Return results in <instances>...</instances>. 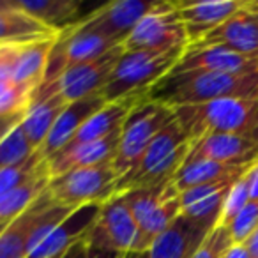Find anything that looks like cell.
Masks as SVG:
<instances>
[{
  "label": "cell",
  "mask_w": 258,
  "mask_h": 258,
  "mask_svg": "<svg viewBox=\"0 0 258 258\" xmlns=\"http://www.w3.org/2000/svg\"><path fill=\"white\" fill-rule=\"evenodd\" d=\"M124 51H168L187 46V34L175 2H163L137 23L127 39L122 43Z\"/></svg>",
  "instance_id": "obj_8"
},
{
  "label": "cell",
  "mask_w": 258,
  "mask_h": 258,
  "mask_svg": "<svg viewBox=\"0 0 258 258\" xmlns=\"http://www.w3.org/2000/svg\"><path fill=\"white\" fill-rule=\"evenodd\" d=\"M223 258H251V254L244 244H233Z\"/></svg>",
  "instance_id": "obj_37"
},
{
  "label": "cell",
  "mask_w": 258,
  "mask_h": 258,
  "mask_svg": "<svg viewBox=\"0 0 258 258\" xmlns=\"http://www.w3.org/2000/svg\"><path fill=\"white\" fill-rule=\"evenodd\" d=\"M69 101L60 94H53V96L46 97L44 101L32 104L29 111L25 113L23 120L20 122L23 133H25L27 140L30 142L34 151H39L41 145L44 144L46 137L50 135L51 127L60 117V113L66 110Z\"/></svg>",
  "instance_id": "obj_25"
},
{
  "label": "cell",
  "mask_w": 258,
  "mask_h": 258,
  "mask_svg": "<svg viewBox=\"0 0 258 258\" xmlns=\"http://www.w3.org/2000/svg\"><path fill=\"white\" fill-rule=\"evenodd\" d=\"M187 46L168 51H124L110 82L101 96L106 103L127 97H147L151 89L163 80L180 60Z\"/></svg>",
  "instance_id": "obj_4"
},
{
  "label": "cell",
  "mask_w": 258,
  "mask_h": 258,
  "mask_svg": "<svg viewBox=\"0 0 258 258\" xmlns=\"http://www.w3.org/2000/svg\"><path fill=\"white\" fill-rule=\"evenodd\" d=\"M16 46H22V44H16ZM9 48H13V44H0V55L4 53L6 50H9Z\"/></svg>",
  "instance_id": "obj_41"
},
{
  "label": "cell",
  "mask_w": 258,
  "mask_h": 258,
  "mask_svg": "<svg viewBox=\"0 0 258 258\" xmlns=\"http://www.w3.org/2000/svg\"><path fill=\"white\" fill-rule=\"evenodd\" d=\"M230 237L233 244H244L251 237V233L258 228V202L249 200L247 205L235 216L228 226Z\"/></svg>",
  "instance_id": "obj_32"
},
{
  "label": "cell",
  "mask_w": 258,
  "mask_h": 258,
  "mask_svg": "<svg viewBox=\"0 0 258 258\" xmlns=\"http://www.w3.org/2000/svg\"><path fill=\"white\" fill-rule=\"evenodd\" d=\"M32 97V90L15 85L13 82H0V115L27 113Z\"/></svg>",
  "instance_id": "obj_30"
},
{
  "label": "cell",
  "mask_w": 258,
  "mask_h": 258,
  "mask_svg": "<svg viewBox=\"0 0 258 258\" xmlns=\"http://www.w3.org/2000/svg\"><path fill=\"white\" fill-rule=\"evenodd\" d=\"M258 58L246 57L219 46H187L180 60L170 73H254Z\"/></svg>",
  "instance_id": "obj_14"
},
{
  "label": "cell",
  "mask_w": 258,
  "mask_h": 258,
  "mask_svg": "<svg viewBox=\"0 0 258 258\" xmlns=\"http://www.w3.org/2000/svg\"><path fill=\"white\" fill-rule=\"evenodd\" d=\"M55 205L51 202L48 191L44 189L43 195L37 197V200L30 205L27 211H23L16 219H13L6 230L0 233V258H27L30 253V239L39 223L41 216L44 214L48 207Z\"/></svg>",
  "instance_id": "obj_19"
},
{
  "label": "cell",
  "mask_w": 258,
  "mask_h": 258,
  "mask_svg": "<svg viewBox=\"0 0 258 258\" xmlns=\"http://www.w3.org/2000/svg\"><path fill=\"white\" fill-rule=\"evenodd\" d=\"M144 101H147V97H127V99H118L113 101V103H106L96 115H92L80 127V131L75 135V138L68 145L101 140V138H106L110 135L120 131L125 118L129 117V113L138 104L144 103Z\"/></svg>",
  "instance_id": "obj_21"
},
{
  "label": "cell",
  "mask_w": 258,
  "mask_h": 258,
  "mask_svg": "<svg viewBox=\"0 0 258 258\" xmlns=\"http://www.w3.org/2000/svg\"><path fill=\"white\" fill-rule=\"evenodd\" d=\"M104 104H106V101H104V97L101 94H94V96L69 103L66 106V110L60 113V117L57 118L50 135H48L44 144L39 149V154L43 156L44 161L50 159L55 152L62 151L75 138V135L80 131V127L92 115H96Z\"/></svg>",
  "instance_id": "obj_18"
},
{
  "label": "cell",
  "mask_w": 258,
  "mask_h": 258,
  "mask_svg": "<svg viewBox=\"0 0 258 258\" xmlns=\"http://www.w3.org/2000/svg\"><path fill=\"white\" fill-rule=\"evenodd\" d=\"M246 180H247V187H249V200L258 202V159L247 168Z\"/></svg>",
  "instance_id": "obj_35"
},
{
  "label": "cell",
  "mask_w": 258,
  "mask_h": 258,
  "mask_svg": "<svg viewBox=\"0 0 258 258\" xmlns=\"http://www.w3.org/2000/svg\"><path fill=\"white\" fill-rule=\"evenodd\" d=\"M55 41H57V37H51L46 41L27 44L20 50L15 62V69H13V83L15 85L29 89L36 94V90L44 82L48 60H50V53Z\"/></svg>",
  "instance_id": "obj_24"
},
{
  "label": "cell",
  "mask_w": 258,
  "mask_h": 258,
  "mask_svg": "<svg viewBox=\"0 0 258 258\" xmlns=\"http://www.w3.org/2000/svg\"><path fill=\"white\" fill-rule=\"evenodd\" d=\"M83 240L92 251H115L125 254L137 249L138 223L122 195H115L104 202L99 218Z\"/></svg>",
  "instance_id": "obj_9"
},
{
  "label": "cell",
  "mask_w": 258,
  "mask_h": 258,
  "mask_svg": "<svg viewBox=\"0 0 258 258\" xmlns=\"http://www.w3.org/2000/svg\"><path fill=\"white\" fill-rule=\"evenodd\" d=\"M175 197H179V189L175 187L173 180L158 184V186L140 187V189H131L122 193V198L127 204L133 218L137 219L138 226L147 221L161 205H165L166 202Z\"/></svg>",
  "instance_id": "obj_27"
},
{
  "label": "cell",
  "mask_w": 258,
  "mask_h": 258,
  "mask_svg": "<svg viewBox=\"0 0 258 258\" xmlns=\"http://www.w3.org/2000/svg\"><path fill=\"white\" fill-rule=\"evenodd\" d=\"M90 254H92V251H90V247L87 246V242L85 240H80V242H76L75 246L69 247L60 258H90Z\"/></svg>",
  "instance_id": "obj_36"
},
{
  "label": "cell",
  "mask_w": 258,
  "mask_h": 258,
  "mask_svg": "<svg viewBox=\"0 0 258 258\" xmlns=\"http://www.w3.org/2000/svg\"><path fill=\"white\" fill-rule=\"evenodd\" d=\"M233 246V240L230 237V232L226 226L216 225L209 232V235L200 244L198 251L195 253L193 258H223L226 251Z\"/></svg>",
  "instance_id": "obj_33"
},
{
  "label": "cell",
  "mask_w": 258,
  "mask_h": 258,
  "mask_svg": "<svg viewBox=\"0 0 258 258\" xmlns=\"http://www.w3.org/2000/svg\"><path fill=\"white\" fill-rule=\"evenodd\" d=\"M251 165H226V163L211 161V159H186L182 168L177 172L173 184L180 193L204 184L237 180L247 172Z\"/></svg>",
  "instance_id": "obj_23"
},
{
  "label": "cell",
  "mask_w": 258,
  "mask_h": 258,
  "mask_svg": "<svg viewBox=\"0 0 258 258\" xmlns=\"http://www.w3.org/2000/svg\"><path fill=\"white\" fill-rule=\"evenodd\" d=\"M103 204H87L76 207L64 218L27 258H60L76 242L85 239L94 223L99 218Z\"/></svg>",
  "instance_id": "obj_12"
},
{
  "label": "cell",
  "mask_w": 258,
  "mask_h": 258,
  "mask_svg": "<svg viewBox=\"0 0 258 258\" xmlns=\"http://www.w3.org/2000/svg\"><path fill=\"white\" fill-rule=\"evenodd\" d=\"M122 55H124V46L120 44V46L106 51L101 57L73 66L71 69L62 73L55 82L39 87L32 97V104L44 101L53 94L64 96L69 103L94 96V94H101V90L110 82L111 73L115 71Z\"/></svg>",
  "instance_id": "obj_7"
},
{
  "label": "cell",
  "mask_w": 258,
  "mask_h": 258,
  "mask_svg": "<svg viewBox=\"0 0 258 258\" xmlns=\"http://www.w3.org/2000/svg\"><path fill=\"white\" fill-rule=\"evenodd\" d=\"M15 6V0H0V11L2 9H11Z\"/></svg>",
  "instance_id": "obj_40"
},
{
  "label": "cell",
  "mask_w": 258,
  "mask_h": 258,
  "mask_svg": "<svg viewBox=\"0 0 258 258\" xmlns=\"http://www.w3.org/2000/svg\"><path fill=\"white\" fill-rule=\"evenodd\" d=\"M172 110L189 144L207 135H244L258 129V97L218 99Z\"/></svg>",
  "instance_id": "obj_2"
},
{
  "label": "cell",
  "mask_w": 258,
  "mask_h": 258,
  "mask_svg": "<svg viewBox=\"0 0 258 258\" xmlns=\"http://www.w3.org/2000/svg\"><path fill=\"white\" fill-rule=\"evenodd\" d=\"M122 258H151L149 251H129V253L122 254Z\"/></svg>",
  "instance_id": "obj_39"
},
{
  "label": "cell",
  "mask_w": 258,
  "mask_h": 258,
  "mask_svg": "<svg viewBox=\"0 0 258 258\" xmlns=\"http://www.w3.org/2000/svg\"><path fill=\"white\" fill-rule=\"evenodd\" d=\"M158 4L159 0H115L94 11L85 20H80L69 29L73 32L94 34L122 44L137 23Z\"/></svg>",
  "instance_id": "obj_10"
},
{
  "label": "cell",
  "mask_w": 258,
  "mask_h": 258,
  "mask_svg": "<svg viewBox=\"0 0 258 258\" xmlns=\"http://www.w3.org/2000/svg\"><path fill=\"white\" fill-rule=\"evenodd\" d=\"M120 131H117V133L110 135L106 138H101V140L66 145L62 151L55 152L50 159H46L50 179L66 175V173L75 172V170L80 168L101 165V163L113 159L115 151L118 147V140H120Z\"/></svg>",
  "instance_id": "obj_15"
},
{
  "label": "cell",
  "mask_w": 258,
  "mask_h": 258,
  "mask_svg": "<svg viewBox=\"0 0 258 258\" xmlns=\"http://www.w3.org/2000/svg\"><path fill=\"white\" fill-rule=\"evenodd\" d=\"M8 225H9V223H8ZM8 225H0V233L4 232V230H6V226H8Z\"/></svg>",
  "instance_id": "obj_42"
},
{
  "label": "cell",
  "mask_w": 258,
  "mask_h": 258,
  "mask_svg": "<svg viewBox=\"0 0 258 258\" xmlns=\"http://www.w3.org/2000/svg\"><path fill=\"white\" fill-rule=\"evenodd\" d=\"M57 36V30L43 25L29 13L22 11L16 0L11 9L0 11V44H32Z\"/></svg>",
  "instance_id": "obj_22"
},
{
  "label": "cell",
  "mask_w": 258,
  "mask_h": 258,
  "mask_svg": "<svg viewBox=\"0 0 258 258\" xmlns=\"http://www.w3.org/2000/svg\"><path fill=\"white\" fill-rule=\"evenodd\" d=\"M258 97V71L254 73H168L149 92L147 99L170 108L202 104L218 99Z\"/></svg>",
  "instance_id": "obj_1"
},
{
  "label": "cell",
  "mask_w": 258,
  "mask_h": 258,
  "mask_svg": "<svg viewBox=\"0 0 258 258\" xmlns=\"http://www.w3.org/2000/svg\"><path fill=\"white\" fill-rule=\"evenodd\" d=\"M25 113H15V115H0V144L11 133L13 129L23 120Z\"/></svg>",
  "instance_id": "obj_34"
},
{
  "label": "cell",
  "mask_w": 258,
  "mask_h": 258,
  "mask_svg": "<svg viewBox=\"0 0 258 258\" xmlns=\"http://www.w3.org/2000/svg\"><path fill=\"white\" fill-rule=\"evenodd\" d=\"M22 11L50 29L60 30L75 25L80 13L78 0H16Z\"/></svg>",
  "instance_id": "obj_26"
},
{
  "label": "cell",
  "mask_w": 258,
  "mask_h": 258,
  "mask_svg": "<svg viewBox=\"0 0 258 258\" xmlns=\"http://www.w3.org/2000/svg\"><path fill=\"white\" fill-rule=\"evenodd\" d=\"M247 202H249V187H247L246 173H244L240 179L235 180V184H233L232 189H230L228 197H226L225 204H223L218 225L228 226L230 223L235 219V216L246 207Z\"/></svg>",
  "instance_id": "obj_31"
},
{
  "label": "cell",
  "mask_w": 258,
  "mask_h": 258,
  "mask_svg": "<svg viewBox=\"0 0 258 258\" xmlns=\"http://www.w3.org/2000/svg\"><path fill=\"white\" fill-rule=\"evenodd\" d=\"M48 184H50V173L46 168L37 177L27 180L25 184L15 187L9 193L2 195L0 197V225H8L13 219L18 218L23 211H27L37 200V197L43 195Z\"/></svg>",
  "instance_id": "obj_28"
},
{
  "label": "cell",
  "mask_w": 258,
  "mask_h": 258,
  "mask_svg": "<svg viewBox=\"0 0 258 258\" xmlns=\"http://www.w3.org/2000/svg\"><path fill=\"white\" fill-rule=\"evenodd\" d=\"M187 159L251 165L258 159V129L244 135H207L191 144Z\"/></svg>",
  "instance_id": "obj_13"
},
{
  "label": "cell",
  "mask_w": 258,
  "mask_h": 258,
  "mask_svg": "<svg viewBox=\"0 0 258 258\" xmlns=\"http://www.w3.org/2000/svg\"><path fill=\"white\" fill-rule=\"evenodd\" d=\"M216 225L193 221L180 214L158 239L152 242L151 258H193L200 244Z\"/></svg>",
  "instance_id": "obj_16"
},
{
  "label": "cell",
  "mask_w": 258,
  "mask_h": 258,
  "mask_svg": "<svg viewBox=\"0 0 258 258\" xmlns=\"http://www.w3.org/2000/svg\"><path fill=\"white\" fill-rule=\"evenodd\" d=\"M37 151H34L30 142L27 140L22 125L18 124L0 144V172L27 161Z\"/></svg>",
  "instance_id": "obj_29"
},
{
  "label": "cell",
  "mask_w": 258,
  "mask_h": 258,
  "mask_svg": "<svg viewBox=\"0 0 258 258\" xmlns=\"http://www.w3.org/2000/svg\"><path fill=\"white\" fill-rule=\"evenodd\" d=\"M120 179L113 161L101 163L89 168H80L66 175L50 179L46 191L51 202L62 207H80L87 204H104L115 193V184Z\"/></svg>",
  "instance_id": "obj_6"
},
{
  "label": "cell",
  "mask_w": 258,
  "mask_h": 258,
  "mask_svg": "<svg viewBox=\"0 0 258 258\" xmlns=\"http://www.w3.org/2000/svg\"><path fill=\"white\" fill-rule=\"evenodd\" d=\"M189 149V140L180 129L179 122L173 118L156 135L138 165L117 180L113 197L131 189L151 187L173 180L186 163Z\"/></svg>",
  "instance_id": "obj_3"
},
{
  "label": "cell",
  "mask_w": 258,
  "mask_h": 258,
  "mask_svg": "<svg viewBox=\"0 0 258 258\" xmlns=\"http://www.w3.org/2000/svg\"><path fill=\"white\" fill-rule=\"evenodd\" d=\"M175 118L170 106L156 101H144L125 118L120 131L118 147L113 156V166L118 175H125L138 165L144 152L165 125Z\"/></svg>",
  "instance_id": "obj_5"
},
{
  "label": "cell",
  "mask_w": 258,
  "mask_h": 258,
  "mask_svg": "<svg viewBox=\"0 0 258 258\" xmlns=\"http://www.w3.org/2000/svg\"><path fill=\"white\" fill-rule=\"evenodd\" d=\"M235 180H221L180 191V212L193 221L218 225L221 209Z\"/></svg>",
  "instance_id": "obj_20"
},
{
  "label": "cell",
  "mask_w": 258,
  "mask_h": 258,
  "mask_svg": "<svg viewBox=\"0 0 258 258\" xmlns=\"http://www.w3.org/2000/svg\"><path fill=\"white\" fill-rule=\"evenodd\" d=\"M244 246H246V249L249 251L251 258H258V228L251 233V237L244 242Z\"/></svg>",
  "instance_id": "obj_38"
},
{
  "label": "cell",
  "mask_w": 258,
  "mask_h": 258,
  "mask_svg": "<svg viewBox=\"0 0 258 258\" xmlns=\"http://www.w3.org/2000/svg\"><path fill=\"white\" fill-rule=\"evenodd\" d=\"M246 6L242 0H207V2H175L187 34V44L198 43L211 30Z\"/></svg>",
  "instance_id": "obj_17"
},
{
  "label": "cell",
  "mask_w": 258,
  "mask_h": 258,
  "mask_svg": "<svg viewBox=\"0 0 258 258\" xmlns=\"http://www.w3.org/2000/svg\"><path fill=\"white\" fill-rule=\"evenodd\" d=\"M187 46H219L246 57L258 58V2H246L240 11Z\"/></svg>",
  "instance_id": "obj_11"
}]
</instances>
